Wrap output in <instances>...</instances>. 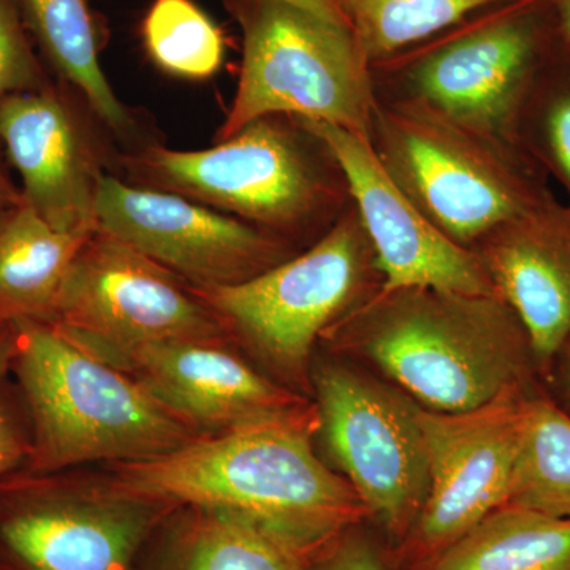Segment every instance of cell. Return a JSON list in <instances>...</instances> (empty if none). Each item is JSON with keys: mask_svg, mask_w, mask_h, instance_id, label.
<instances>
[{"mask_svg": "<svg viewBox=\"0 0 570 570\" xmlns=\"http://www.w3.org/2000/svg\"><path fill=\"white\" fill-rule=\"evenodd\" d=\"M468 20L373 63L377 97L423 105L474 132L517 145L521 107L562 36L553 0H515Z\"/></svg>", "mask_w": 570, "mask_h": 570, "instance_id": "obj_6", "label": "cell"}, {"mask_svg": "<svg viewBox=\"0 0 570 570\" xmlns=\"http://www.w3.org/2000/svg\"><path fill=\"white\" fill-rule=\"evenodd\" d=\"M317 409L206 434L151 460L116 464L111 489L160 505L228 509L341 534L370 520L346 478L318 460Z\"/></svg>", "mask_w": 570, "mask_h": 570, "instance_id": "obj_1", "label": "cell"}, {"mask_svg": "<svg viewBox=\"0 0 570 570\" xmlns=\"http://www.w3.org/2000/svg\"><path fill=\"white\" fill-rule=\"evenodd\" d=\"M515 0H346L367 61H387L434 39L480 11Z\"/></svg>", "mask_w": 570, "mask_h": 570, "instance_id": "obj_23", "label": "cell"}, {"mask_svg": "<svg viewBox=\"0 0 570 570\" xmlns=\"http://www.w3.org/2000/svg\"><path fill=\"white\" fill-rule=\"evenodd\" d=\"M527 328L539 371L570 337V202L557 195L490 232L472 249Z\"/></svg>", "mask_w": 570, "mask_h": 570, "instance_id": "obj_17", "label": "cell"}, {"mask_svg": "<svg viewBox=\"0 0 570 570\" xmlns=\"http://www.w3.org/2000/svg\"><path fill=\"white\" fill-rule=\"evenodd\" d=\"M332 330L430 411H471L531 385L539 371L527 328L501 295L379 288Z\"/></svg>", "mask_w": 570, "mask_h": 570, "instance_id": "obj_2", "label": "cell"}, {"mask_svg": "<svg viewBox=\"0 0 570 570\" xmlns=\"http://www.w3.org/2000/svg\"><path fill=\"white\" fill-rule=\"evenodd\" d=\"M243 63L217 141L265 116L340 127L371 141L377 94L355 32L279 0H228Z\"/></svg>", "mask_w": 570, "mask_h": 570, "instance_id": "obj_7", "label": "cell"}, {"mask_svg": "<svg viewBox=\"0 0 570 570\" xmlns=\"http://www.w3.org/2000/svg\"><path fill=\"white\" fill-rule=\"evenodd\" d=\"M344 3H346V0H344ZM346 9H347V7H346Z\"/></svg>", "mask_w": 570, "mask_h": 570, "instance_id": "obj_34", "label": "cell"}, {"mask_svg": "<svg viewBox=\"0 0 570 570\" xmlns=\"http://www.w3.org/2000/svg\"><path fill=\"white\" fill-rule=\"evenodd\" d=\"M96 227L194 288L246 283L295 255L294 245L245 220L111 175L97 193Z\"/></svg>", "mask_w": 570, "mask_h": 570, "instance_id": "obj_13", "label": "cell"}, {"mask_svg": "<svg viewBox=\"0 0 570 570\" xmlns=\"http://www.w3.org/2000/svg\"><path fill=\"white\" fill-rule=\"evenodd\" d=\"M306 570H393L387 551L376 539L362 530L351 528L314 561Z\"/></svg>", "mask_w": 570, "mask_h": 570, "instance_id": "obj_27", "label": "cell"}, {"mask_svg": "<svg viewBox=\"0 0 570 570\" xmlns=\"http://www.w3.org/2000/svg\"><path fill=\"white\" fill-rule=\"evenodd\" d=\"M382 287L354 204L294 257L236 285L194 288L236 337L292 384H305L314 344Z\"/></svg>", "mask_w": 570, "mask_h": 570, "instance_id": "obj_8", "label": "cell"}, {"mask_svg": "<svg viewBox=\"0 0 570 570\" xmlns=\"http://www.w3.org/2000/svg\"><path fill=\"white\" fill-rule=\"evenodd\" d=\"M130 184L181 195L295 245L316 243L352 206L328 146L292 116H265L212 148L124 154Z\"/></svg>", "mask_w": 570, "mask_h": 570, "instance_id": "obj_3", "label": "cell"}, {"mask_svg": "<svg viewBox=\"0 0 570 570\" xmlns=\"http://www.w3.org/2000/svg\"><path fill=\"white\" fill-rule=\"evenodd\" d=\"M141 33L146 52L165 73L206 80L223 66V31L194 0H154Z\"/></svg>", "mask_w": 570, "mask_h": 570, "instance_id": "obj_25", "label": "cell"}, {"mask_svg": "<svg viewBox=\"0 0 570 570\" xmlns=\"http://www.w3.org/2000/svg\"><path fill=\"white\" fill-rule=\"evenodd\" d=\"M521 151L554 179L570 202V45L561 36L540 67L515 127Z\"/></svg>", "mask_w": 570, "mask_h": 570, "instance_id": "obj_24", "label": "cell"}, {"mask_svg": "<svg viewBox=\"0 0 570 570\" xmlns=\"http://www.w3.org/2000/svg\"><path fill=\"white\" fill-rule=\"evenodd\" d=\"M14 324L0 321V384L11 370V356H13Z\"/></svg>", "mask_w": 570, "mask_h": 570, "instance_id": "obj_30", "label": "cell"}, {"mask_svg": "<svg viewBox=\"0 0 570 570\" xmlns=\"http://www.w3.org/2000/svg\"><path fill=\"white\" fill-rule=\"evenodd\" d=\"M31 450L29 430L22 428L0 390V478L24 466Z\"/></svg>", "mask_w": 570, "mask_h": 570, "instance_id": "obj_28", "label": "cell"}, {"mask_svg": "<svg viewBox=\"0 0 570 570\" xmlns=\"http://www.w3.org/2000/svg\"><path fill=\"white\" fill-rule=\"evenodd\" d=\"M176 570H306L341 534L228 509H194Z\"/></svg>", "mask_w": 570, "mask_h": 570, "instance_id": "obj_18", "label": "cell"}, {"mask_svg": "<svg viewBox=\"0 0 570 570\" xmlns=\"http://www.w3.org/2000/svg\"><path fill=\"white\" fill-rule=\"evenodd\" d=\"M508 504L570 520V415L534 392Z\"/></svg>", "mask_w": 570, "mask_h": 570, "instance_id": "obj_22", "label": "cell"}, {"mask_svg": "<svg viewBox=\"0 0 570 570\" xmlns=\"http://www.w3.org/2000/svg\"><path fill=\"white\" fill-rule=\"evenodd\" d=\"M371 145L420 212L466 249L554 197L549 176L519 146L407 100L377 97Z\"/></svg>", "mask_w": 570, "mask_h": 570, "instance_id": "obj_5", "label": "cell"}, {"mask_svg": "<svg viewBox=\"0 0 570 570\" xmlns=\"http://www.w3.org/2000/svg\"><path fill=\"white\" fill-rule=\"evenodd\" d=\"M423 570H570V520L504 504Z\"/></svg>", "mask_w": 570, "mask_h": 570, "instance_id": "obj_21", "label": "cell"}, {"mask_svg": "<svg viewBox=\"0 0 570 570\" xmlns=\"http://www.w3.org/2000/svg\"><path fill=\"white\" fill-rule=\"evenodd\" d=\"M26 26L52 69L110 132L134 134L132 112L116 96L100 63V40L89 0H20Z\"/></svg>", "mask_w": 570, "mask_h": 570, "instance_id": "obj_20", "label": "cell"}, {"mask_svg": "<svg viewBox=\"0 0 570 570\" xmlns=\"http://www.w3.org/2000/svg\"><path fill=\"white\" fill-rule=\"evenodd\" d=\"M560 354L564 355V376H566V384H568V390L570 393V337L568 340V343L562 346ZM558 354V355H560Z\"/></svg>", "mask_w": 570, "mask_h": 570, "instance_id": "obj_33", "label": "cell"}, {"mask_svg": "<svg viewBox=\"0 0 570 570\" xmlns=\"http://www.w3.org/2000/svg\"><path fill=\"white\" fill-rule=\"evenodd\" d=\"M165 508L111 489L86 498L51 474L0 478V570H130Z\"/></svg>", "mask_w": 570, "mask_h": 570, "instance_id": "obj_12", "label": "cell"}, {"mask_svg": "<svg viewBox=\"0 0 570 570\" xmlns=\"http://www.w3.org/2000/svg\"><path fill=\"white\" fill-rule=\"evenodd\" d=\"M10 371L29 417L28 471L151 460L206 436L47 322L14 324Z\"/></svg>", "mask_w": 570, "mask_h": 570, "instance_id": "obj_4", "label": "cell"}, {"mask_svg": "<svg viewBox=\"0 0 570 570\" xmlns=\"http://www.w3.org/2000/svg\"><path fill=\"white\" fill-rule=\"evenodd\" d=\"M562 37L570 45V0H553Z\"/></svg>", "mask_w": 570, "mask_h": 570, "instance_id": "obj_32", "label": "cell"}, {"mask_svg": "<svg viewBox=\"0 0 570 570\" xmlns=\"http://www.w3.org/2000/svg\"><path fill=\"white\" fill-rule=\"evenodd\" d=\"M0 142L21 179L22 200L69 234L96 230L105 176L91 130L61 89L50 85L0 102Z\"/></svg>", "mask_w": 570, "mask_h": 570, "instance_id": "obj_15", "label": "cell"}, {"mask_svg": "<svg viewBox=\"0 0 570 570\" xmlns=\"http://www.w3.org/2000/svg\"><path fill=\"white\" fill-rule=\"evenodd\" d=\"M299 119V118H298ZM325 141L346 175L382 276V291L438 288L499 295L478 255L442 234L390 178L373 145L330 124L299 119Z\"/></svg>", "mask_w": 570, "mask_h": 570, "instance_id": "obj_14", "label": "cell"}, {"mask_svg": "<svg viewBox=\"0 0 570 570\" xmlns=\"http://www.w3.org/2000/svg\"><path fill=\"white\" fill-rule=\"evenodd\" d=\"M115 367L200 433L216 434L305 406L214 341L149 344Z\"/></svg>", "mask_w": 570, "mask_h": 570, "instance_id": "obj_16", "label": "cell"}, {"mask_svg": "<svg viewBox=\"0 0 570 570\" xmlns=\"http://www.w3.org/2000/svg\"><path fill=\"white\" fill-rule=\"evenodd\" d=\"M47 324L111 366L149 344L230 340L181 277L100 228L75 257Z\"/></svg>", "mask_w": 570, "mask_h": 570, "instance_id": "obj_9", "label": "cell"}, {"mask_svg": "<svg viewBox=\"0 0 570 570\" xmlns=\"http://www.w3.org/2000/svg\"><path fill=\"white\" fill-rule=\"evenodd\" d=\"M91 234L58 230L24 200L0 216V321H50L67 273Z\"/></svg>", "mask_w": 570, "mask_h": 570, "instance_id": "obj_19", "label": "cell"}, {"mask_svg": "<svg viewBox=\"0 0 570 570\" xmlns=\"http://www.w3.org/2000/svg\"><path fill=\"white\" fill-rule=\"evenodd\" d=\"M316 387L326 445L396 549L411 534L430 490L417 404L341 366L322 367Z\"/></svg>", "mask_w": 570, "mask_h": 570, "instance_id": "obj_11", "label": "cell"}, {"mask_svg": "<svg viewBox=\"0 0 570 570\" xmlns=\"http://www.w3.org/2000/svg\"><path fill=\"white\" fill-rule=\"evenodd\" d=\"M279 2L311 11V13L324 18L326 21L335 22V24L344 26V28L354 31L344 0H279Z\"/></svg>", "mask_w": 570, "mask_h": 570, "instance_id": "obj_29", "label": "cell"}, {"mask_svg": "<svg viewBox=\"0 0 570 570\" xmlns=\"http://www.w3.org/2000/svg\"><path fill=\"white\" fill-rule=\"evenodd\" d=\"M20 0H0V102L50 85L26 32Z\"/></svg>", "mask_w": 570, "mask_h": 570, "instance_id": "obj_26", "label": "cell"}, {"mask_svg": "<svg viewBox=\"0 0 570 570\" xmlns=\"http://www.w3.org/2000/svg\"><path fill=\"white\" fill-rule=\"evenodd\" d=\"M534 392L532 385H515L463 412L417 406L430 490L411 534L396 547L404 569H425L491 512L508 504Z\"/></svg>", "mask_w": 570, "mask_h": 570, "instance_id": "obj_10", "label": "cell"}, {"mask_svg": "<svg viewBox=\"0 0 570 570\" xmlns=\"http://www.w3.org/2000/svg\"><path fill=\"white\" fill-rule=\"evenodd\" d=\"M22 195L20 187L14 186L7 171L0 165V216H3L11 208L21 204Z\"/></svg>", "mask_w": 570, "mask_h": 570, "instance_id": "obj_31", "label": "cell"}]
</instances>
